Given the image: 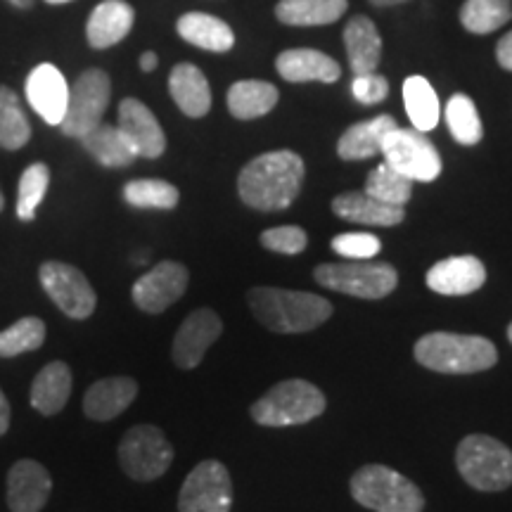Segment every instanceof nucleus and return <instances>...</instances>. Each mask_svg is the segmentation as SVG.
Here are the masks:
<instances>
[{
	"instance_id": "obj_1",
	"label": "nucleus",
	"mask_w": 512,
	"mask_h": 512,
	"mask_svg": "<svg viewBox=\"0 0 512 512\" xmlns=\"http://www.w3.org/2000/svg\"><path fill=\"white\" fill-rule=\"evenodd\" d=\"M304 176V159L297 152H266V155L254 157L240 171V200L256 211H283L297 200Z\"/></svg>"
},
{
	"instance_id": "obj_2",
	"label": "nucleus",
	"mask_w": 512,
	"mask_h": 512,
	"mask_svg": "<svg viewBox=\"0 0 512 512\" xmlns=\"http://www.w3.org/2000/svg\"><path fill=\"white\" fill-rule=\"evenodd\" d=\"M247 302L264 328L283 335L311 332L332 316V304L313 292L252 287L247 292Z\"/></svg>"
},
{
	"instance_id": "obj_3",
	"label": "nucleus",
	"mask_w": 512,
	"mask_h": 512,
	"mask_svg": "<svg viewBox=\"0 0 512 512\" xmlns=\"http://www.w3.org/2000/svg\"><path fill=\"white\" fill-rule=\"evenodd\" d=\"M415 361L434 373L472 375L494 368L498 351L486 337L430 332L415 342Z\"/></svg>"
},
{
	"instance_id": "obj_4",
	"label": "nucleus",
	"mask_w": 512,
	"mask_h": 512,
	"mask_svg": "<svg viewBox=\"0 0 512 512\" xmlns=\"http://www.w3.org/2000/svg\"><path fill=\"white\" fill-rule=\"evenodd\" d=\"M325 396L316 384L306 380H283L252 403L249 413L256 425L290 427L304 425L325 413Z\"/></svg>"
},
{
	"instance_id": "obj_5",
	"label": "nucleus",
	"mask_w": 512,
	"mask_h": 512,
	"mask_svg": "<svg viewBox=\"0 0 512 512\" xmlns=\"http://www.w3.org/2000/svg\"><path fill=\"white\" fill-rule=\"evenodd\" d=\"M351 496L375 512H422L425 498L411 479L384 465H366L351 477Z\"/></svg>"
},
{
	"instance_id": "obj_6",
	"label": "nucleus",
	"mask_w": 512,
	"mask_h": 512,
	"mask_svg": "<svg viewBox=\"0 0 512 512\" xmlns=\"http://www.w3.org/2000/svg\"><path fill=\"white\" fill-rule=\"evenodd\" d=\"M456 467L477 491H505L512 486V451L486 434H470L460 441Z\"/></svg>"
},
{
	"instance_id": "obj_7",
	"label": "nucleus",
	"mask_w": 512,
	"mask_h": 512,
	"mask_svg": "<svg viewBox=\"0 0 512 512\" xmlns=\"http://www.w3.org/2000/svg\"><path fill=\"white\" fill-rule=\"evenodd\" d=\"M318 285L358 299H384L399 285V273L392 264L347 261V264H320L313 271Z\"/></svg>"
},
{
	"instance_id": "obj_8",
	"label": "nucleus",
	"mask_w": 512,
	"mask_h": 512,
	"mask_svg": "<svg viewBox=\"0 0 512 512\" xmlns=\"http://www.w3.org/2000/svg\"><path fill=\"white\" fill-rule=\"evenodd\" d=\"M380 155L384 157V164H389L411 181L432 183L441 174L437 147L425 133L415 131V128H392L382 140Z\"/></svg>"
},
{
	"instance_id": "obj_9",
	"label": "nucleus",
	"mask_w": 512,
	"mask_h": 512,
	"mask_svg": "<svg viewBox=\"0 0 512 512\" xmlns=\"http://www.w3.org/2000/svg\"><path fill=\"white\" fill-rule=\"evenodd\" d=\"M119 463L136 482H152L174 463V448L159 427L136 425L121 437Z\"/></svg>"
},
{
	"instance_id": "obj_10",
	"label": "nucleus",
	"mask_w": 512,
	"mask_h": 512,
	"mask_svg": "<svg viewBox=\"0 0 512 512\" xmlns=\"http://www.w3.org/2000/svg\"><path fill=\"white\" fill-rule=\"evenodd\" d=\"M112 98V81L102 69H86L69 88L67 112L62 119V133L69 138H81L102 124L107 105Z\"/></svg>"
},
{
	"instance_id": "obj_11",
	"label": "nucleus",
	"mask_w": 512,
	"mask_h": 512,
	"mask_svg": "<svg viewBox=\"0 0 512 512\" xmlns=\"http://www.w3.org/2000/svg\"><path fill=\"white\" fill-rule=\"evenodd\" d=\"M233 508V482L228 467L219 460H202L185 477L178 494L181 512H230Z\"/></svg>"
},
{
	"instance_id": "obj_12",
	"label": "nucleus",
	"mask_w": 512,
	"mask_h": 512,
	"mask_svg": "<svg viewBox=\"0 0 512 512\" xmlns=\"http://www.w3.org/2000/svg\"><path fill=\"white\" fill-rule=\"evenodd\" d=\"M38 278H41L43 290L64 316L83 320L95 311L98 297H95V290L86 275L76 266L62 264V261H46L38 268Z\"/></svg>"
},
{
	"instance_id": "obj_13",
	"label": "nucleus",
	"mask_w": 512,
	"mask_h": 512,
	"mask_svg": "<svg viewBox=\"0 0 512 512\" xmlns=\"http://www.w3.org/2000/svg\"><path fill=\"white\" fill-rule=\"evenodd\" d=\"M190 273L178 261H159L143 278L133 283V304L145 313H164L188 290Z\"/></svg>"
},
{
	"instance_id": "obj_14",
	"label": "nucleus",
	"mask_w": 512,
	"mask_h": 512,
	"mask_svg": "<svg viewBox=\"0 0 512 512\" xmlns=\"http://www.w3.org/2000/svg\"><path fill=\"white\" fill-rule=\"evenodd\" d=\"M223 323L219 313L211 309H197L192 311L188 318L183 320L174 337V363L183 370H192L202 363L204 354H207L211 344L221 337Z\"/></svg>"
},
{
	"instance_id": "obj_15",
	"label": "nucleus",
	"mask_w": 512,
	"mask_h": 512,
	"mask_svg": "<svg viewBox=\"0 0 512 512\" xmlns=\"http://www.w3.org/2000/svg\"><path fill=\"white\" fill-rule=\"evenodd\" d=\"M53 479L36 460H17L8 472V505L12 512H41L46 508Z\"/></svg>"
},
{
	"instance_id": "obj_16",
	"label": "nucleus",
	"mask_w": 512,
	"mask_h": 512,
	"mask_svg": "<svg viewBox=\"0 0 512 512\" xmlns=\"http://www.w3.org/2000/svg\"><path fill=\"white\" fill-rule=\"evenodd\" d=\"M27 100L50 126H60L67 112L69 86L55 64H38L27 79Z\"/></svg>"
},
{
	"instance_id": "obj_17",
	"label": "nucleus",
	"mask_w": 512,
	"mask_h": 512,
	"mask_svg": "<svg viewBox=\"0 0 512 512\" xmlns=\"http://www.w3.org/2000/svg\"><path fill=\"white\" fill-rule=\"evenodd\" d=\"M121 133L136 147L138 157L157 159L166 150V136L152 110L136 98L121 100L119 105Z\"/></svg>"
},
{
	"instance_id": "obj_18",
	"label": "nucleus",
	"mask_w": 512,
	"mask_h": 512,
	"mask_svg": "<svg viewBox=\"0 0 512 512\" xmlns=\"http://www.w3.org/2000/svg\"><path fill=\"white\" fill-rule=\"evenodd\" d=\"M486 283V268L477 256H451L427 271V287L446 297H463Z\"/></svg>"
},
{
	"instance_id": "obj_19",
	"label": "nucleus",
	"mask_w": 512,
	"mask_h": 512,
	"mask_svg": "<svg viewBox=\"0 0 512 512\" xmlns=\"http://www.w3.org/2000/svg\"><path fill=\"white\" fill-rule=\"evenodd\" d=\"M138 396V382L133 377H105L91 384L83 396V413L95 422L114 420L131 406Z\"/></svg>"
},
{
	"instance_id": "obj_20",
	"label": "nucleus",
	"mask_w": 512,
	"mask_h": 512,
	"mask_svg": "<svg viewBox=\"0 0 512 512\" xmlns=\"http://www.w3.org/2000/svg\"><path fill=\"white\" fill-rule=\"evenodd\" d=\"M133 19H136V10L126 0H102L86 24L91 48L105 50L117 46L133 29Z\"/></svg>"
},
{
	"instance_id": "obj_21",
	"label": "nucleus",
	"mask_w": 512,
	"mask_h": 512,
	"mask_svg": "<svg viewBox=\"0 0 512 512\" xmlns=\"http://www.w3.org/2000/svg\"><path fill=\"white\" fill-rule=\"evenodd\" d=\"M169 93L185 117L202 119L211 110V88L200 67L181 62L171 69Z\"/></svg>"
},
{
	"instance_id": "obj_22",
	"label": "nucleus",
	"mask_w": 512,
	"mask_h": 512,
	"mask_svg": "<svg viewBox=\"0 0 512 512\" xmlns=\"http://www.w3.org/2000/svg\"><path fill=\"white\" fill-rule=\"evenodd\" d=\"M275 69L290 83H335L342 76V67L332 57L309 48H294L280 53L275 60Z\"/></svg>"
},
{
	"instance_id": "obj_23",
	"label": "nucleus",
	"mask_w": 512,
	"mask_h": 512,
	"mask_svg": "<svg viewBox=\"0 0 512 512\" xmlns=\"http://www.w3.org/2000/svg\"><path fill=\"white\" fill-rule=\"evenodd\" d=\"M332 211L339 219L351 221V223H363V226H399L406 219V211L403 207H392V204H384L375 197H370L368 192H344L332 200Z\"/></svg>"
},
{
	"instance_id": "obj_24",
	"label": "nucleus",
	"mask_w": 512,
	"mask_h": 512,
	"mask_svg": "<svg viewBox=\"0 0 512 512\" xmlns=\"http://www.w3.org/2000/svg\"><path fill=\"white\" fill-rule=\"evenodd\" d=\"M396 119L392 114H380V117L361 121V124L349 126L347 131L342 133L337 143V155L344 159V162H361V159H370L380 155L382 140L392 128H396Z\"/></svg>"
},
{
	"instance_id": "obj_25",
	"label": "nucleus",
	"mask_w": 512,
	"mask_h": 512,
	"mask_svg": "<svg viewBox=\"0 0 512 512\" xmlns=\"http://www.w3.org/2000/svg\"><path fill=\"white\" fill-rule=\"evenodd\" d=\"M344 46H347L351 72L356 76L375 72L382 57V38L368 17L358 15L349 19L344 29Z\"/></svg>"
},
{
	"instance_id": "obj_26",
	"label": "nucleus",
	"mask_w": 512,
	"mask_h": 512,
	"mask_svg": "<svg viewBox=\"0 0 512 512\" xmlns=\"http://www.w3.org/2000/svg\"><path fill=\"white\" fill-rule=\"evenodd\" d=\"M83 150L91 155L95 162L107 166V169H124L136 162L138 152L131 145L119 126L110 124H98L93 131H88L86 136H81Z\"/></svg>"
},
{
	"instance_id": "obj_27",
	"label": "nucleus",
	"mask_w": 512,
	"mask_h": 512,
	"mask_svg": "<svg viewBox=\"0 0 512 512\" xmlns=\"http://www.w3.org/2000/svg\"><path fill=\"white\" fill-rule=\"evenodd\" d=\"M178 36L209 53H228L235 46V34L219 17L204 15V12H188L178 19Z\"/></svg>"
},
{
	"instance_id": "obj_28",
	"label": "nucleus",
	"mask_w": 512,
	"mask_h": 512,
	"mask_svg": "<svg viewBox=\"0 0 512 512\" xmlns=\"http://www.w3.org/2000/svg\"><path fill=\"white\" fill-rule=\"evenodd\" d=\"M72 394V370L67 363H48L31 384V406L41 415H55L67 406Z\"/></svg>"
},
{
	"instance_id": "obj_29",
	"label": "nucleus",
	"mask_w": 512,
	"mask_h": 512,
	"mask_svg": "<svg viewBox=\"0 0 512 512\" xmlns=\"http://www.w3.org/2000/svg\"><path fill=\"white\" fill-rule=\"evenodd\" d=\"M349 0H280L275 17L290 27H323L342 19Z\"/></svg>"
},
{
	"instance_id": "obj_30",
	"label": "nucleus",
	"mask_w": 512,
	"mask_h": 512,
	"mask_svg": "<svg viewBox=\"0 0 512 512\" xmlns=\"http://www.w3.org/2000/svg\"><path fill=\"white\" fill-rule=\"evenodd\" d=\"M278 88L268 81H238L228 88V112L249 121L264 117L278 105Z\"/></svg>"
},
{
	"instance_id": "obj_31",
	"label": "nucleus",
	"mask_w": 512,
	"mask_h": 512,
	"mask_svg": "<svg viewBox=\"0 0 512 512\" xmlns=\"http://www.w3.org/2000/svg\"><path fill=\"white\" fill-rule=\"evenodd\" d=\"M403 105L415 131H432L439 124V98L425 76H408L403 81Z\"/></svg>"
},
{
	"instance_id": "obj_32",
	"label": "nucleus",
	"mask_w": 512,
	"mask_h": 512,
	"mask_svg": "<svg viewBox=\"0 0 512 512\" xmlns=\"http://www.w3.org/2000/svg\"><path fill=\"white\" fill-rule=\"evenodd\" d=\"M31 138V124L22 110L19 95L8 86H0V147L22 150Z\"/></svg>"
},
{
	"instance_id": "obj_33",
	"label": "nucleus",
	"mask_w": 512,
	"mask_h": 512,
	"mask_svg": "<svg viewBox=\"0 0 512 512\" xmlns=\"http://www.w3.org/2000/svg\"><path fill=\"white\" fill-rule=\"evenodd\" d=\"M512 19V0H467L460 22L470 34H491Z\"/></svg>"
},
{
	"instance_id": "obj_34",
	"label": "nucleus",
	"mask_w": 512,
	"mask_h": 512,
	"mask_svg": "<svg viewBox=\"0 0 512 512\" xmlns=\"http://www.w3.org/2000/svg\"><path fill=\"white\" fill-rule=\"evenodd\" d=\"M446 124L448 131L456 143L460 145H477L479 140L484 136V128H482V119H479V112L472 102L470 95L458 93L448 100L446 105Z\"/></svg>"
},
{
	"instance_id": "obj_35",
	"label": "nucleus",
	"mask_w": 512,
	"mask_h": 512,
	"mask_svg": "<svg viewBox=\"0 0 512 512\" xmlns=\"http://www.w3.org/2000/svg\"><path fill=\"white\" fill-rule=\"evenodd\" d=\"M124 200L136 209L171 211L178 207L181 192L176 185L159 181V178H140L124 185Z\"/></svg>"
},
{
	"instance_id": "obj_36",
	"label": "nucleus",
	"mask_w": 512,
	"mask_h": 512,
	"mask_svg": "<svg viewBox=\"0 0 512 512\" xmlns=\"http://www.w3.org/2000/svg\"><path fill=\"white\" fill-rule=\"evenodd\" d=\"M46 342V323L36 316L19 318L15 325L0 330V358H15L43 347Z\"/></svg>"
},
{
	"instance_id": "obj_37",
	"label": "nucleus",
	"mask_w": 512,
	"mask_h": 512,
	"mask_svg": "<svg viewBox=\"0 0 512 512\" xmlns=\"http://www.w3.org/2000/svg\"><path fill=\"white\" fill-rule=\"evenodd\" d=\"M363 192H368L370 197H375V200H380L384 204H392V207H406L413 195V181L382 162L370 171L366 190Z\"/></svg>"
},
{
	"instance_id": "obj_38",
	"label": "nucleus",
	"mask_w": 512,
	"mask_h": 512,
	"mask_svg": "<svg viewBox=\"0 0 512 512\" xmlns=\"http://www.w3.org/2000/svg\"><path fill=\"white\" fill-rule=\"evenodd\" d=\"M50 185V169L46 164L36 162L24 169L17 185V219L31 223L36 219V211L41 207Z\"/></svg>"
},
{
	"instance_id": "obj_39",
	"label": "nucleus",
	"mask_w": 512,
	"mask_h": 512,
	"mask_svg": "<svg viewBox=\"0 0 512 512\" xmlns=\"http://www.w3.org/2000/svg\"><path fill=\"white\" fill-rule=\"evenodd\" d=\"M261 245H264L268 252L294 256L304 252L306 245H309V235H306V230L299 226L268 228L261 233Z\"/></svg>"
},
{
	"instance_id": "obj_40",
	"label": "nucleus",
	"mask_w": 512,
	"mask_h": 512,
	"mask_svg": "<svg viewBox=\"0 0 512 512\" xmlns=\"http://www.w3.org/2000/svg\"><path fill=\"white\" fill-rule=\"evenodd\" d=\"M382 242L370 233H342L332 240V252L349 261H368L380 254Z\"/></svg>"
},
{
	"instance_id": "obj_41",
	"label": "nucleus",
	"mask_w": 512,
	"mask_h": 512,
	"mask_svg": "<svg viewBox=\"0 0 512 512\" xmlns=\"http://www.w3.org/2000/svg\"><path fill=\"white\" fill-rule=\"evenodd\" d=\"M351 93L358 102L363 105H377L389 95V83L380 74H363L356 76L354 83H351Z\"/></svg>"
},
{
	"instance_id": "obj_42",
	"label": "nucleus",
	"mask_w": 512,
	"mask_h": 512,
	"mask_svg": "<svg viewBox=\"0 0 512 512\" xmlns=\"http://www.w3.org/2000/svg\"><path fill=\"white\" fill-rule=\"evenodd\" d=\"M496 60H498V64H501L503 69H508V72H512V31H510V34H505L501 41H498Z\"/></svg>"
},
{
	"instance_id": "obj_43",
	"label": "nucleus",
	"mask_w": 512,
	"mask_h": 512,
	"mask_svg": "<svg viewBox=\"0 0 512 512\" xmlns=\"http://www.w3.org/2000/svg\"><path fill=\"white\" fill-rule=\"evenodd\" d=\"M8 430H10V403H8V396L3 394V389H0V437H3Z\"/></svg>"
},
{
	"instance_id": "obj_44",
	"label": "nucleus",
	"mask_w": 512,
	"mask_h": 512,
	"mask_svg": "<svg viewBox=\"0 0 512 512\" xmlns=\"http://www.w3.org/2000/svg\"><path fill=\"white\" fill-rule=\"evenodd\" d=\"M157 62L159 60L155 53H143V57H140V69H143V72H155Z\"/></svg>"
},
{
	"instance_id": "obj_45",
	"label": "nucleus",
	"mask_w": 512,
	"mask_h": 512,
	"mask_svg": "<svg viewBox=\"0 0 512 512\" xmlns=\"http://www.w3.org/2000/svg\"><path fill=\"white\" fill-rule=\"evenodd\" d=\"M12 8H19V10H29L31 5H34V0H8Z\"/></svg>"
},
{
	"instance_id": "obj_46",
	"label": "nucleus",
	"mask_w": 512,
	"mask_h": 512,
	"mask_svg": "<svg viewBox=\"0 0 512 512\" xmlns=\"http://www.w3.org/2000/svg\"><path fill=\"white\" fill-rule=\"evenodd\" d=\"M370 3H373L375 8H389V5H399V3H406V0H370Z\"/></svg>"
},
{
	"instance_id": "obj_47",
	"label": "nucleus",
	"mask_w": 512,
	"mask_h": 512,
	"mask_svg": "<svg viewBox=\"0 0 512 512\" xmlns=\"http://www.w3.org/2000/svg\"><path fill=\"white\" fill-rule=\"evenodd\" d=\"M46 3H50V5H64V3H69V0H46Z\"/></svg>"
},
{
	"instance_id": "obj_48",
	"label": "nucleus",
	"mask_w": 512,
	"mask_h": 512,
	"mask_svg": "<svg viewBox=\"0 0 512 512\" xmlns=\"http://www.w3.org/2000/svg\"><path fill=\"white\" fill-rule=\"evenodd\" d=\"M3 207H5V200H3V192H0V211H3Z\"/></svg>"
},
{
	"instance_id": "obj_49",
	"label": "nucleus",
	"mask_w": 512,
	"mask_h": 512,
	"mask_svg": "<svg viewBox=\"0 0 512 512\" xmlns=\"http://www.w3.org/2000/svg\"><path fill=\"white\" fill-rule=\"evenodd\" d=\"M508 339H510V344H512V323H510V328H508Z\"/></svg>"
}]
</instances>
